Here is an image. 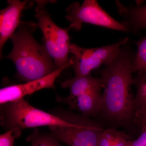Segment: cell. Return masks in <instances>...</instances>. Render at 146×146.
Wrapping results in <instances>:
<instances>
[{"label":"cell","instance_id":"6da1fadb","mask_svg":"<svg viewBox=\"0 0 146 146\" xmlns=\"http://www.w3.org/2000/svg\"><path fill=\"white\" fill-rule=\"evenodd\" d=\"M126 44L100 71L104 91L100 114L118 126L134 125L135 96L131 86L134 84L132 63L134 55Z\"/></svg>","mask_w":146,"mask_h":146},{"label":"cell","instance_id":"7a4b0ae2","mask_svg":"<svg viewBox=\"0 0 146 146\" xmlns=\"http://www.w3.org/2000/svg\"><path fill=\"white\" fill-rule=\"evenodd\" d=\"M32 31L20 25L10 38L13 49L5 57L13 61L18 78L26 82L42 78L57 70L44 45L36 42Z\"/></svg>","mask_w":146,"mask_h":146},{"label":"cell","instance_id":"3957f363","mask_svg":"<svg viewBox=\"0 0 146 146\" xmlns=\"http://www.w3.org/2000/svg\"><path fill=\"white\" fill-rule=\"evenodd\" d=\"M1 125L7 131H13L16 138L25 129L40 126L66 127L73 122L68 112L53 115L33 107L24 99L1 105Z\"/></svg>","mask_w":146,"mask_h":146},{"label":"cell","instance_id":"277c9868","mask_svg":"<svg viewBox=\"0 0 146 146\" xmlns=\"http://www.w3.org/2000/svg\"><path fill=\"white\" fill-rule=\"evenodd\" d=\"M35 16L38 20L37 26L42 31L44 46L52 58L57 69L62 68L70 60V37L68 30L61 28L54 23L45 9L47 1H36Z\"/></svg>","mask_w":146,"mask_h":146},{"label":"cell","instance_id":"5b68a950","mask_svg":"<svg viewBox=\"0 0 146 146\" xmlns=\"http://www.w3.org/2000/svg\"><path fill=\"white\" fill-rule=\"evenodd\" d=\"M69 113L72 125L49 127L50 135L70 146H98L100 134L104 129L102 124L83 115Z\"/></svg>","mask_w":146,"mask_h":146},{"label":"cell","instance_id":"8992f818","mask_svg":"<svg viewBox=\"0 0 146 146\" xmlns=\"http://www.w3.org/2000/svg\"><path fill=\"white\" fill-rule=\"evenodd\" d=\"M66 12V19L70 23L69 29L80 31L86 23L119 31H130L104 10L96 0H85L81 5L78 2L72 3Z\"/></svg>","mask_w":146,"mask_h":146},{"label":"cell","instance_id":"52a82bcc","mask_svg":"<svg viewBox=\"0 0 146 146\" xmlns=\"http://www.w3.org/2000/svg\"><path fill=\"white\" fill-rule=\"evenodd\" d=\"M129 37L119 42L98 48H83L75 44H71L70 53L73 62L76 77L91 74V72L103 65H106L115 57L120 48L127 44Z\"/></svg>","mask_w":146,"mask_h":146},{"label":"cell","instance_id":"ba28073f","mask_svg":"<svg viewBox=\"0 0 146 146\" xmlns=\"http://www.w3.org/2000/svg\"><path fill=\"white\" fill-rule=\"evenodd\" d=\"M73 65L72 60L70 58V62L66 65L42 78L2 88L0 89V104L2 105L17 101L42 89L54 88L56 79L65 69Z\"/></svg>","mask_w":146,"mask_h":146},{"label":"cell","instance_id":"9c48e42d","mask_svg":"<svg viewBox=\"0 0 146 146\" xmlns=\"http://www.w3.org/2000/svg\"><path fill=\"white\" fill-rule=\"evenodd\" d=\"M8 5L0 11V51L1 57L3 48L9 39L20 26L22 11L27 7L28 1H7Z\"/></svg>","mask_w":146,"mask_h":146},{"label":"cell","instance_id":"30bf717a","mask_svg":"<svg viewBox=\"0 0 146 146\" xmlns=\"http://www.w3.org/2000/svg\"><path fill=\"white\" fill-rule=\"evenodd\" d=\"M101 89L87 91L71 100L63 98L73 109L81 112L85 117H95L100 113L102 106Z\"/></svg>","mask_w":146,"mask_h":146},{"label":"cell","instance_id":"8fae6325","mask_svg":"<svg viewBox=\"0 0 146 146\" xmlns=\"http://www.w3.org/2000/svg\"><path fill=\"white\" fill-rule=\"evenodd\" d=\"M63 88H69L70 95L65 99L71 100L78 96L87 91L94 89H104V84L102 79L94 77L89 75L74 77L67 80L61 83Z\"/></svg>","mask_w":146,"mask_h":146},{"label":"cell","instance_id":"7c38bea8","mask_svg":"<svg viewBox=\"0 0 146 146\" xmlns=\"http://www.w3.org/2000/svg\"><path fill=\"white\" fill-rule=\"evenodd\" d=\"M133 141L125 132L110 128L104 129L100 134L98 146H132Z\"/></svg>","mask_w":146,"mask_h":146},{"label":"cell","instance_id":"4fadbf2b","mask_svg":"<svg viewBox=\"0 0 146 146\" xmlns=\"http://www.w3.org/2000/svg\"><path fill=\"white\" fill-rule=\"evenodd\" d=\"M122 13L127 16L126 21L123 24L129 30L137 31L146 29V5L130 8L124 7Z\"/></svg>","mask_w":146,"mask_h":146},{"label":"cell","instance_id":"5bb4252c","mask_svg":"<svg viewBox=\"0 0 146 146\" xmlns=\"http://www.w3.org/2000/svg\"><path fill=\"white\" fill-rule=\"evenodd\" d=\"M136 87V93L134 97L135 112L146 109V71L138 72L134 78Z\"/></svg>","mask_w":146,"mask_h":146},{"label":"cell","instance_id":"9a60e30c","mask_svg":"<svg viewBox=\"0 0 146 146\" xmlns=\"http://www.w3.org/2000/svg\"><path fill=\"white\" fill-rule=\"evenodd\" d=\"M137 51L134 55L132 63L133 72L146 71V37L134 42Z\"/></svg>","mask_w":146,"mask_h":146},{"label":"cell","instance_id":"2e32d148","mask_svg":"<svg viewBox=\"0 0 146 146\" xmlns=\"http://www.w3.org/2000/svg\"><path fill=\"white\" fill-rule=\"evenodd\" d=\"M26 141L31 143V146H61L56 138L50 134L40 133L36 128L33 133L27 137Z\"/></svg>","mask_w":146,"mask_h":146},{"label":"cell","instance_id":"e0dca14e","mask_svg":"<svg viewBox=\"0 0 146 146\" xmlns=\"http://www.w3.org/2000/svg\"><path fill=\"white\" fill-rule=\"evenodd\" d=\"M133 125L137 127L141 131L146 129V109L135 112Z\"/></svg>","mask_w":146,"mask_h":146},{"label":"cell","instance_id":"ac0fdd59","mask_svg":"<svg viewBox=\"0 0 146 146\" xmlns=\"http://www.w3.org/2000/svg\"><path fill=\"white\" fill-rule=\"evenodd\" d=\"M16 138L13 131H8L0 136V146H13Z\"/></svg>","mask_w":146,"mask_h":146},{"label":"cell","instance_id":"d6986e66","mask_svg":"<svg viewBox=\"0 0 146 146\" xmlns=\"http://www.w3.org/2000/svg\"><path fill=\"white\" fill-rule=\"evenodd\" d=\"M132 146H146V129L141 131L140 136L133 141Z\"/></svg>","mask_w":146,"mask_h":146}]
</instances>
